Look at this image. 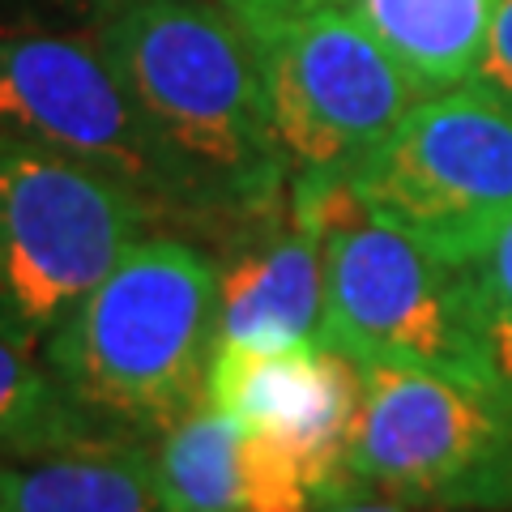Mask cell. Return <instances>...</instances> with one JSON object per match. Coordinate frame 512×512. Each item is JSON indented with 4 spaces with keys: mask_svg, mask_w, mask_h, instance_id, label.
<instances>
[{
    "mask_svg": "<svg viewBox=\"0 0 512 512\" xmlns=\"http://www.w3.org/2000/svg\"><path fill=\"white\" fill-rule=\"evenodd\" d=\"M346 487L414 504L512 512V406L423 367L363 363Z\"/></svg>",
    "mask_w": 512,
    "mask_h": 512,
    "instance_id": "5",
    "label": "cell"
},
{
    "mask_svg": "<svg viewBox=\"0 0 512 512\" xmlns=\"http://www.w3.org/2000/svg\"><path fill=\"white\" fill-rule=\"evenodd\" d=\"M244 30H261V26H274L282 18H295V13H308L320 5H346V0H222Z\"/></svg>",
    "mask_w": 512,
    "mask_h": 512,
    "instance_id": "18",
    "label": "cell"
},
{
    "mask_svg": "<svg viewBox=\"0 0 512 512\" xmlns=\"http://www.w3.org/2000/svg\"><path fill=\"white\" fill-rule=\"evenodd\" d=\"M205 402L291 448L316 504L346 487V448L363 402V363L329 342L278 350L214 346Z\"/></svg>",
    "mask_w": 512,
    "mask_h": 512,
    "instance_id": "9",
    "label": "cell"
},
{
    "mask_svg": "<svg viewBox=\"0 0 512 512\" xmlns=\"http://www.w3.org/2000/svg\"><path fill=\"white\" fill-rule=\"evenodd\" d=\"M167 512H244V427L201 402L154 440Z\"/></svg>",
    "mask_w": 512,
    "mask_h": 512,
    "instance_id": "13",
    "label": "cell"
},
{
    "mask_svg": "<svg viewBox=\"0 0 512 512\" xmlns=\"http://www.w3.org/2000/svg\"><path fill=\"white\" fill-rule=\"evenodd\" d=\"M218 342V265L175 231H146L77 299L43 363L94 423L154 444L205 402Z\"/></svg>",
    "mask_w": 512,
    "mask_h": 512,
    "instance_id": "2",
    "label": "cell"
},
{
    "mask_svg": "<svg viewBox=\"0 0 512 512\" xmlns=\"http://www.w3.org/2000/svg\"><path fill=\"white\" fill-rule=\"evenodd\" d=\"M60 5H77V9L90 13V22H99L103 13H111L116 5H124V0H60Z\"/></svg>",
    "mask_w": 512,
    "mask_h": 512,
    "instance_id": "19",
    "label": "cell"
},
{
    "mask_svg": "<svg viewBox=\"0 0 512 512\" xmlns=\"http://www.w3.org/2000/svg\"><path fill=\"white\" fill-rule=\"evenodd\" d=\"M466 86L474 94H483V99H491L495 107L512 111V0H500V5H495L483 56H478Z\"/></svg>",
    "mask_w": 512,
    "mask_h": 512,
    "instance_id": "16",
    "label": "cell"
},
{
    "mask_svg": "<svg viewBox=\"0 0 512 512\" xmlns=\"http://www.w3.org/2000/svg\"><path fill=\"white\" fill-rule=\"evenodd\" d=\"M316 512H474V508H444V504H414V500H397V495H380V491H363V487H346L329 500H320Z\"/></svg>",
    "mask_w": 512,
    "mask_h": 512,
    "instance_id": "17",
    "label": "cell"
},
{
    "mask_svg": "<svg viewBox=\"0 0 512 512\" xmlns=\"http://www.w3.org/2000/svg\"><path fill=\"white\" fill-rule=\"evenodd\" d=\"M120 440L73 402L43 355L0 333V461L60 453V448Z\"/></svg>",
    "mask_w": 512,
    "mask_h": 512,
    "instance_id": "14",
    "label": "cell"
},
{
    "mask_svg": "<svg viewBox=\"0 0 512 512\" xmlns=\"http://www.w3.org/2000/svg\"><path fill=\"white\" fill-rule=\"evenodd\" d=\"M0 512H167L154 444L94 440L0 461Z\"/></svg>",
    "mask_w": 512,
    "mask_h": 512,
    "instance_id": "11",
    "label": "cell"
},
{
    "mask_svg": "<svg viewBox=\"0 0 512 512\" xmlns=\"http://www.w3.org/2000/svg\"><path fill=\"white\" fill-rule=\"evenodd\" d=\"M248 35L291 180L346 175L419 103L402 64L350 5H320Z\"/></svg>",
    "mask_w": 512,
    "mask_h": 512,
    "instance_id": "8",
    "label": "cell"
},
{
    "mask_svg": "<svg viewBox=\"0 0 512 512\" xmlns=\"http://www.w3.org/2000/svg\"><path fill=\"white\" fill-rule=\"evenodd\" d=\"M146 231L158 227L124 192L0 141V333L43 355L77 299Z\"/></svg>",
    "mask_w": 512,
    "mask_h": 512,
    "instance_id": "7",
    "label": "cell"
},
{
    "mask_svg": "<svg viewBox=\"0 0 512 512\" xmlns=\"http://www.w3.org/2000/svg\"><path fill=\"white\" fill-rule=\"evenodd\" d=\"M291 205L325 252L329 346L359 363L423 367L487 389L466 261L376 218L346 175H295Z\"/></svg>",
    "mask_w": 512,
    "mask_h": 512,
    "instance_id": "3",
    "label": "cell"
},
{
    "mask_svg": "<svg viewBox=\"0 0 512 512\" xmlns=\"http://www.w3.org/2000/svg\"><path fill=\"white\" fill-rule=\"evenodd\" d=\"M0 141L111 184L137 201L158 231L214 235L201 188L163 146L94 30L0 35Z\"/></svg>",
    "mask_w": 512,
    "mask_h": 512,
    "instance_id": "4",
    "label": "cell"
},
{
    "mask_svg": "<svg viewBox=\"0 0 512 512\" xmlns=\"http://www.w3.org/2000/svg\"><path fill=\"white\" fill-rule=\"evenodd\" d=\"M346 5L402 64L419 99H427L470 82L500 0H346Z\"/></svg>",
    "mask_w": 512,
    "mask_h": 512,
    "instance_id": "12",
    "label": "cell"
},
{
    "mask_svg": "<svg viewBox=\"0 0 512 512\" xmlns=\"http://www.w3.org/2000/svg\"><path fill=\"white\" fill-rule=\"evenodd\" d=\"M90 30L201 188L214 239L291 192L256 43L222 0H124Z\"/></svg>",
    "mask_w": 512,
    "mask_h": 512,
    "instance_id": "1",
    "label": "cell"
},
{
    "mask_svg": "<svg viewBox=\"0 0 512 512\" xmlns=\"http://www.w3.org/2000/svg\"><path fill=\"white\" fill-rule=\"evenodd\" d=\"M218 342L278 350L325 342V252L291 192L218 235Z\"/></svg>",
    "mask_w": 512,
    "mask_h": 512,
    "instance_id": "10",
    "label": "cell"
},
{
    "mask_svg": "<svg viewBox=\"0 0 512 512\" xmlns=\"http://www.w3.org/2000/svg\"><path fill=\"white\" fill-rule=\"evenodd\" d=\"M359 201L448 261H470L512 218V111L470 86L419 99L346 171Z\"/></svg>",
    "mask_w": 512,
    "mask_h": 512,
    "instance_id": "6",
    "label": "cell"
},
{
    "mask_svg": "<svg viewBox=\"0 0 512 512\" xmlns=\"http://www.w3.org/2000/svg\"><path fill=\"white\" fill-rule=\"evenodd\" d=\"M470 291L478 320V350L487 367V389L512 406V218L470 256Z\"/></svg>",
    "mask_w": 512,
    "mask_h": 512,
    "instance_id": "15",
    "label": "cell"
}]
</instances>
